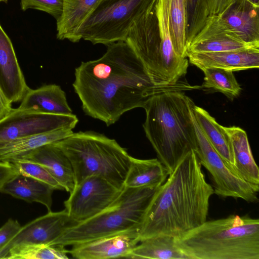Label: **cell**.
I'll return each instance as SVG.
<instances>
[{
    "label": "cell",
    "instance_id": "cell-1",
    "mask_svg": "<svg viewBox=\"0 0 259 259\" xmlns=\"http://www.w3.org/2000/svg\"><path fill=\"white\" fill-rule=\"evenodd\" d=\"M74 74L72 85L83 112L107 126L130 110L143 108L157 94L195 89L186 82L156 85L142 62L124 41L108 45L105 54L97 60L82 62Z\"/></svg>",
    "mask_w": 259,
    "mask_h": 259
},
{
    "label": "cell",
    "instance_id": "cell-2",
    "mask_svg": "<svg viewBox=\"0 0 259 259\" xmlns=\"http://www.w3.org/2000/svg\"><path fill=\"white\" fill-rule=\"evenodd\" d=\"M212 194L192 150L156 189L144 217L140 241L162 235L179 237L199 226L206 221Z\"/></svg>",
    "mask_w": 259,
    "mask_h": 259
},
{
    "label": "cell",
    "instance_id": "cell-3",
    "mask_svg": "<svg viewBox=\"0 0 259 259\" xmlns=\"http://www.w3.org/2000/svg\"><path fill=\"white\" fill-rule=\"evenodd\" d=\"M194 105L182 91H168L153 96L143 108L146 136L158 159L169 174L185 155L196 148Z\"/></svg>",
    "mask_w": 259,
    "mask_h": 259
},
{
    "label": "cell",
    "instance_id": "cell-4",
    "mask_svg": "<svg viewBox=\"0 0 259 259\" xmlns=\"http://www.w3.org/2000/svg\"><path fill=\"white\" fill-rule=\"evenodd\" d=\"M190 259H259V220L230 215L175 238Z\"/></svg>",
    "mask_w": 259,
    "mask_h": 259
},
{
    "label": "cell",
    "instance_id": "cell-5",
    "mask_svg": "<svg viewBox=\"0 0 259 259\" xmlns=\"http://www.w3.org/2000/svg\"><path fill=\"white\" fill-rule=\"evenodd\" d=\"M56 143L71 163L75 185L95 175L120 190L124 188L132 156L115 140L93 132H79Z\"/></svg>",
    "mask_w": 259,
    "mask_h": 259
},
{
    "label": "cell",
    "instance_id": "cell-6",
    "mask_svg": "<svg viewBox=\"0 0 259 259\" xmlns=\"http://www.w3.org/2000/svg\"><path fill=\"white\" fill-rule=\"evenodd\" d=\"M157 189L124 187L106 208L90 219L69 227L51 245L66 246L141 228Z\"/></svg>",
    "mask_w": 259,
    "mask_h": 259
},
{
    "label": "cell",
    "instance_id": "cell-7",
    "mask_svg": "<svg viewBox=\"0 0 259 259\" xmlns=\"http://www.w3.org/2000/svg\"><path fill=\"white\" fill-rule=\"evenodd\" d=\"M156 0H102L79 29V38L108 46L125 41L133 23Z\"/></svg>",
    "mask_w": 259,
    "mask_h": 259
},
{
    "label": "cell",
    "instance_id": "cell-8",
    "mask_svg": "<svg viewBox=\"0 0 259 259\" xmlns=\"http://www.w3.org/2000/svg\"><path fill=\"white\" fill-rule=\"evenodd\" d=\"M156 0L133 23L125 41L142 62L155 84L159 87L182 84L181 78L166 61L162 49Z\"/></svg>",
    "mask_w": 259,
    "mask_h": 259
},
{
    "label": "cell",
    "instance_id": "cell-9",
    "mask_svg": "<svg viewBox=\"0 0 259 259\" xmlns=\"http://www.w3.org/2000/svg\"><path fill=\"white\" fill-rule=\"evenodd\" d=\"M193 120L196 138V147L194 151L201 165L210 175L213 194L224 198H240L248 202H257L259 187L244 181L231 171L202 132L193 111Z\"/></svg>",
    "mask_w": 259,
    "mask_h": 259
},
{
    "label": "cell",
    "instance_id": "cell-10",
    "mask_svg": "<svg viewBox=\"0 0 259 259\" xmlns=\"http://www.w3.org/2000/svg\"><path fill=\"white\" fill-rule=\"evenodd\" d=\"M76 116L47 114L17 108L0 120V149L9 143L33 135L61 128L73 129Z\"/></svg>",
    "mask_w": 259,
    "mask_h": 259
},
{
    "label": "cell",
    "instance_id": "cell-11",
    "mask_svg": "<svg viewBox=\"0 0 259 259\" xmlns=\"http://www.w3.org/2000/svg\"><path fill=\"white\" fill-rule=\"evenodd\" d=\"M98 176H89L76 185L64 206L76 224L96 215L109 206L121 191Z\"/></svg>",
    "mask_w": 259,
    "mask_h": 259
},
{
    "label": "cell",
    "instance_id": "cell-12",
    "mask_svg": "<svg viewBox=\"0 0 259 259\" xmlns=\"http://www.w3.org/2000/svg\"><path fill=\"white\" fill-rule=\"evenodd\" d=\"M76 224L67 210L48 211L21 227L18 232L0 248V258H4L12 248L21 244L50 245L66 229Z\"/></svg>",
    "mask_w": 259,
    "mask_h": 259
},
{
    "label": "cell",
    "instance_id": "cell-13",
    "mask_svg": "<svg viewBox=\"0 0 259 259\" xmlns=\"http://www.w3.org/2000/svg\"><path fill=\"white\" fill-rule=\"evenodd\" d=\"M140 231L134 229L74 245L68 252L77 259L128 258L140 242Z\"/></svg>",
    "mask_w": 259,
    "mask_h": 259
},
{
    "label": "cell",
    "instance_id": "cell-14",
    "mask_svg": "<svg viewBox=\"0 0 259 259\" xmlns=\"http://www.w3.org/2000/svg\"><path fill=\"white\" fill-rule=\"evenodd\" d=\"M259 6L248 0H234L216 15L225 30L243 41L259 47Z\"/></svg>",
    "mask_w": 259,
    "mask_h": 259
},
{
    "label": "cell",
    "instance_id": "cell-15",
    "mask_svg": "<svg viewBox=\"0 0 259 259\" xmlns=\"http://www.w3.org/2000/svg\"><path fill=\"white\" fill-rule=\"evenodd\" d=\"M0 89L12 103L30 89L19 65L12 41L0 24Z\"/></svg>",
    "mask_w": 259,
    "mask_h": 259
},
{
    "label": "cell",
    "instance_id": "cell-16",
    "mask_svg": "<svg viewBox=\"0 0 259 259\" xmlns=\"http://www.w3.org/2000/svg\"><path fill=\"white\" fill-rule=\"evenodd\" d=\"M19 159L39 164L49 171L64 190L71 193L73 190L75 181L71 163L56 142L40 147Z\"/></svg>",
    "mask_w": 259,
    "mask_h": 259
},
{
    "label": "cell",
    "instance_id": "cell-17",
    "mask_svg": "<svg viewBox=\"0 0 259 259\" xmlns=\"http://www.w3.org/2000/svg\"><path fill=\"white\" fill-rule=\"evenodd\" d=\"M189 62L200 69L218 68L232 72L257 68L259 49L212 53L188 52Z\"/></svg>",
    "mask_w": 259,
    "mask_h": 259
},
{
    "label": "cell",
    "instance_id": "cell-18",
    "mask_svg": "<svg viewBox=\"0 0 259 259\" xmlns=\"http://www.w3.org/2000/svg\"><path fill=\"white\" fill-rule=\"evenodd\" d=\"M18 108L47 114H73L65 93L59 85L55 84L45 85L34 90L30 89Z\"/></svg>",
    "mask_w": 259,
    "mask_h": 259
},
{
    "label": "cell",
    "instance_id": "cell-19",
    "mask_svg": "<svg viewBox=\"0 0 259 259\" xmlns=\"http://www.w3.org/2000/svg\"><path fill=\"white\" fill-rule=\"evenodd\" d=\"M223 127L231 142L235 175L259 187V169L253 158L246 132L235 126Z\"/></svg>",
    "mask_w": 259,
    "mask_h": 259
},
{
    "label": "cell",
    "instance_id": "cell-20",
    "mask_svg": "<svg viewBox=\"0 0 259 259\" xmlns=\"http://www.w3.org/2000/svg\"><path fill=\"white\" fill-rule=\"evenodd\" d=\"M102 0H63L62 15L57 21V38L80 41L79 28Z\"/></svg>",
    "mask_w": 259,
    "mask_h": 259
},
{
    "label": "cell",
    "instance_id": "cell-21",
    "mask_svg": "<svg viewBox=\"0 0 259 259\" xmlns=\"http://www.w3.org/2000/svg\"><path fill=\"white\" fill-rule=\"evenodd\" d=\"M54 190L46 183L18 173L3 185L0 192L28 203H41L51 211Z\"/></svg>",
    "mask_w": 259,
    "mask_h": 259
},
{
    "label": "cell",
    "instance_id": "cell-22",
    "mask_svg": "<svg viewBox=\"0 0 259 259\" xmlns=\"http://www.w3.org/2000/svg\"><path fill=\"white\" fill-rule=\"evenodd\" d=\"M193 111L194 117L205 136L228 167L235 175L231 142L223 126L220 125L214 118L202 108L194 105Z\"/></svg>",
    "mask_w": 259,
    "mask_h": 259
},
{
    "label": "cell",
    "instance_id": "cell-23",
    "mask_svg": "<svg viewBox=\"0 0 259 259\" xmlns=\"http://www.w3.org/2000/svg\"><path fill=\"white\" fill-rule=\"evenodd\" d=\"M169 173L158 158L140 159L132 157L124 187H149L157 189Z\"/></svg>",
    "mask_w": 259,
    "mask_h": 259
},
{
    "label": "cell",
    "instance_id": "cell-24",
    "mask_svg": "<svg viewBox=\"0 0 259 259\" xmlns=\"http://www.w3.org/2000/svg\"><path fill=\"white\" fill-rule=\"evenodd\" d=\"M73 133L72 129L61 128L15 140L0 149V161L10 162L21 158L40 147L61 141Z\"/></svg>",
    "mask_w": 259,
    "mask_h": 259
},
{
    "label": "cell",
    "instance_id": "cell-25",
    "mask_svg": "<svg viewBox=\"0 0 259 259\" xmlns=\"http://www.w3.org/2000/svg\"><path fill=\"white\" fill-rule=\"evenodd\" d=\"M133 249L129 258L190 259L178 246L175 237L158 235L143 239Z\"/></svg>",
    "mask_w": 259,
    "mask_h": 259
},
{
    "label": "cell",
    "instance_id": "cell-26",
    "mask_svg": "<svg viewBox=\"0 0 259 259\" xmlns=\"http://www.w3.org/2000/svg\"><path fill=\"white\" fill-rule=\"evenodd\" d=\"M169 0H157L156 4L162 49L168 64L180 77H182L187 73L188 60L179 57L174 51L169 29Z\"/></svg>",
    "mask_w": 259,
    "mask_h": 259
},
{
    "label": "cell",
    "instance_id": "cell-27",
    "mask_svg": "<svg viewBox=\"0 0 259 259\" xmlns=\"http://www.w3.org/2000/svg\"><path fill=\"white\" fill-rule=\"evenodd\" d=\"M169 20L170 38L174 51L179 57L187 58L188 45L184 0H169Z\"/></svg>",
    "mask_w": 259,
    "mask_h": 259
},
{
    "label": "cell",
    "instance_id": "cell-28",
    "mask_svg": "<svg viewBox=\"0 0 259 259\" xmlns=\"http://www.w3.org/2000/svg\"><path fill=\"white\" fill-rule=\"evenodd\" d=\"M259 49L227 33L218 34L190 44L187 53H212Z\"/></svg>",
    "mask_w": 259,
    "mask_h": 259
},
{
    "label": "cell",
    "instance_id": "cell-29",
    "mask_svg": "<svg viewBox=\"0 0 259 259\" xmlns=\"http://www.w3.org/2000/svg\"><path fill=\"white\" fill-rule=\"evenodd\" d=\"M201 70L204 74L202 88L212 89L230 98L236 97L240 93L241 88L232 71L213 67Z\"/></svg>",
    "mask_w": 259,
    "mask_h": 259
},
{
    "label": "cell",
    "instance_id": "cell-30",
    "mask_svg": "<svg viewBox=\"0 0 259 259\" xmlns=\"http://www.w3.org/2000/svg\"><path fill=\"white\" fill-rule=\"evenodd\" d=\"M64 246L45 244H21L9 250L4 258L67 259Z\"/></svg>",
    "mask_w": 259,
    "mask_h": 259
},
{
    "label": "cell",
    "instance_id": "cell-31",
    "mask_svg": "<svg viewBox=\"0 0 259 259\" xmlns=\"http://www.w3.org/2000/svg\"><path fill=\"white\" fill-rule=\"evenodd\" d=\"M184 1L186 14V38L188 47L205 24L208 17V0Z\"/></svg>",
    "mask_w": 259,
    "mask_h": 259
},
{
    "label": "cell",
    "instance_id": "cell-32",
    "mask_svg": "<svg viewBox=\"0 0 259 259\" xmlns=\"http://www.w3.org/2000/svg\"><path fill=\"white\" fill-rule=\"evenodd\" d=\"M10 163L19 173L46 183L55 190H64L49 171L39 164L23 159L13 160Z\"/></svg>",
    "mask_w": 259,
    "mask_h": 259
},
{
    "label": "cell",
    "instance_id": "cell-33",
    "mask_svg": "<svg viewBox=\"0 0 259 259\" xmlns=\"http://www.w3.org/2000/svg\"><path fill=\"white\" fill-rule=\"evenodd\" d=\"M21 9L38 10L52 16L56 21L60 18L63 7V0H20Z\"/></svg>",
    "mask_w": 259,
    "mask_h": 259
},
{
    "label": "cell",
    "instance_id": "cell-34",
    "mask_svg": "<svg viewBox=\"0 0 259 259\" xmlns=\"http://www.w3.org/2000/svg\"><path fill=\"white\" fill-rule=\"evenodd\" d=\"M21 228V226L17 220L9 219L0 228V248L13 237Z\"/></svg>",
    "mask_w": 259,
    "mask_h": 259
},
{
    "label": "cell",
    "instance_id": "cell-35",
    "mask_svg": "<svg viewBox=\"0 0 259 259\" xmlns=\"http://www.w3.org/2000/svg\"><path fill=\"white\" fill-rule=\"evenodd\" d=\"M19 172L10 162L0 161V189Z\"/></svg>",
    "mask_w": 259,
    "mask_h": 259
},
{
    "label": "cell",
    "instance_id": "cell-36",
    "mask_svg": "<svg viewBox=\"0 0 259 259\" xmlns=\"http://www.w3.org/2000/svg\"><path fill=\"white\" fill-rule=\"evenodd\" d=\"M234 0H208V17L220 14Z\"/></svg>",
    "mask_w": 259,
    "mask_h": 259
},
{
    "label": "cell",
    "instance_id": "cell-37",
    "mask_svg": "<svg viewBox=\"0 0 259 259\" xmlns=\"http://www.w3.org/2000/svg\"><path fill=\"white\" fill-rule=\"evenodd\" d=\"M11 104L0 89V120L10 112L12 109Z\"/></svg>",
    "mask_w": 259,
    "mask_h": 259
},
{
    "label": "cell",
    "instance_id": "cell-38",
    "mask_svg": "<svg viewBox=\"0 0 259 259\" xmlns=\"http://www.w3.org/2000/svg\"><path fill=\"white\" fill-rule=\"evenodd\" d=\"M249 2H250L252 4L256 6H259V0H248Z\"/></svg>",
    "mask_w": 259,
    "mask_h": 259
},
{
    "label": "cell",
    "instance_id": "cell-39",
    "mask_svg": "<svg viewBox=\"0 0 259 259\" xmlns=\"http://www.w3.org/2000/svg\"><path fill=\"white\" fill-rule=\"evenodd\" d=\"M8 1V0H0V2H5V3H7Z\"/></svg>",
    "mask_w": 259,
    "mask_h": 259
}]
</instances>
